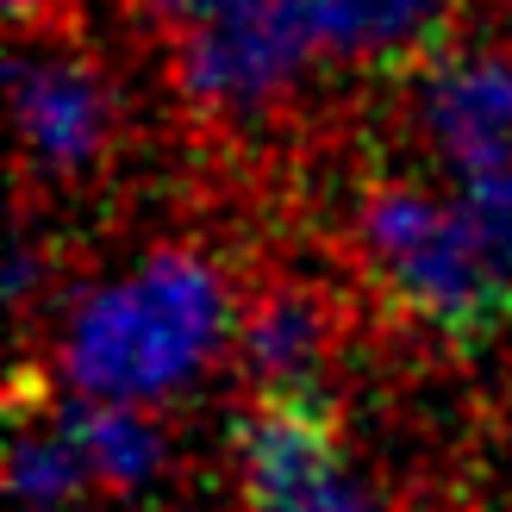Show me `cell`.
Segmentation results:
<instances>
[{"mask_svg":"<svg viewBox=\"0 0 512 512\" xmlns=\"http://www.w3.org/2000/svg\"><path fill=\"white\" fill-rule=\"evenodd\" d=\"M238 344V294L194 244H157L132 269L69 300L57 331V375L69 394L163 406Z\"/></svg>","mask_w":512,"mask_h":512,"instance_id":"6da1fadb","label":"cell"},{"mask_svg":"<svg viewBox=\"0 0 512 512\" xmlns=\"http://www.w3.org/2000/svg\"><path fill=\"white\" fill-rule=\"evenodd\" d=\"M350 244L375 294L431 338L475 344L512 325V306L494 288L488 256L456 194H438L425 182H375L356 207Z\"/></svg>","mask_w":512,"mask_h":512,"instance_id":"7a4b0ae2","label":"cell"},{"mask_svg":"<svg viewBox=\"0 0 512 512\" xmlns=\"http://www.w3.org/2000/svg\"><path fill=\"white\" fill-rule=\"evenodd\" d=\"M325 57L300 0H219L175 38V88L213 125L269 119Z\"/></svg>","mask_w":512,"mask_h":512,"instance_id":"3957f363","label":"cell"},{"mask_svg":"<svg viewBox=\"0 0 512 512\" xmlns=\"http://www.w3.org/2000/svg\"><path fill=\"white\" fill-rule=\"evenodd\" d=\"M13 125L19 163L44 188H75L107 169L119 144V88L107 63L63 25H13Z\"/></svg>","mask_w":512,"mask_h":512,"instance_id":"277c9868","label":"cell"},{"mask_svg":"<svg viewBox=\"0 0 512 512\" xmlns=\"http://www.w3.org/2000/svg\"><path fill=\"white\" fill-rule=\"evenodd\" d=\"M232 456L250 512H381L331 406L250 400L232 425Z\"/></svg>","mask_w":512,"mask_h":512,"instance_id":"5b68a950","label":"cell"},{"mask_svg":"<svg viewBox=\"0 0 512 512\" xmlns=\"http://www.w3.org/2000/svg\"><path fill=\"white\" fill-rule=\"evenodd\" d=\"M406 113H413L425 150L456 182L512 169V44L463 38L425 50L413 63Z\"/></svg>","mask_w":512,"mask_h":512,"instance_id":"8992f818","label":"cell"},{"mask_svg":"<svg viewBox=\"0 0 512 512\" xmlns=\"http://www.w3.org/2000/svg\"><path fill=\"white\" fill-rule=\"evenodd\" d=\"M344 344V306L306 275H269L238 306V369L250 400L331 406V369Z\"/></svg>","mask_w":512,"mask_h":512,"instance_id":"52a82bcc","label":"cell"},{"mask_svg":"<svg viewBox=\"0 0 512 512\" xmlns=\"http://www.w3.org/2000/svg\"><path fill=\"white\" fill-rule=\"evenodd\" d=\"M7 481L19 512H82L88 494H100L69 438L63 394L32 363H19L7 388Z\"/></svg>","mask_w":512,"mask_h":512,"instance_id":"ba28073f","label":"cell"},{"mask_svg":"<svg viewBox=\"0 0 512 512\" xmlns=\"http://www.w3.org/2000/svg\"><path fill=\"white\" fill-rule=\"evenodd\" d=\"M63 419H69V438L82 450L94 488L107 500H150L175 481V438L157 419V406L63 394Z\"/></svg>","mask_w":512,"mask_h":512,"instance_id":"9c48e42d","label":"cell"},{"mask_svg":"<svg viewBox=\"0 0 512 512\" xmlns=\"http://www.w3.org/2000/svg\"><path fill=\"white\" fill-rule=\"evenodd\" d=\"M331 63H419L444 44L450 0H300Z\"/></svg>","mask_w":512,"mask_h":512,"instance_id":"30bf717a","label":"cell"},{"mask_svg":"<svg viewBox=\"0 0 512 512\" xmlns=\"http://www.w3.org/2000/svg\"><path fill=\"white\" fill-rule=\"evenodd\" d=\"M456 200L469 213V232L488 256V275L494 288L512 306V169H488V175H463L456 182Z\"/></svg>","mask_w":512,"mask_h":512,"instance_id":"8fae6325","label":"cell"},{"mask_svg":"<svg viewBox=\"0 0 512 512\" xmlns=\"http://www.w3.org/2000/svg\"><path fill=\"white\" fill-rule=\"evenodd\" d=\"M138 19H150V25H169V32H188V25L200 19V13H213L219 0H125Z\"/></svg>","mask_w":512,"mask_h":512,"instance_id":"7c38bea8","label":"cell"},{"mask_svg":"<svg viewBox=\"0 0 512 512\" xmlns=\"http://www.w3.org/2000/svg\"><path fill=\"white\" fill-rule=\"evenodd\" d=\"M63 7L69 0H7L13 25H63Z\"/></svg>","mask_w":512,"mask_h":512,"instance_id":"4fadbf2b","label":"cell"}]
</instances>
